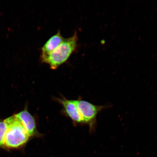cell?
I'll return each instance as SVG.
<instances>
[{
	"instance_id": "obj_1",
	"label": "cell",
	"mask_w": 157,
	"mask_h": 157,
	"mask_svg": "<svg viewBox=\"0 0 157 157\" xmlns=\"http://www.w3.org/2000/svg\"><path fill=\"white\" fill-rule=\"evenodd\" d=\"M7 130L4 138V148H21L28 142L30 137L22 123L15 115L5 120Z\"/></svg>"
},
{
	"instance_id": "obj_2",
	"label": "cell",
	"mask_w": 157,
	"mask_h": 157,
	"mask_svg": "<svg viewBox=\"0 0 157 157\" xmlns=\"http://www.w3.org/2000/svg\"><path fill=\"white\" fill-rule=\"evenodd\" d=\"M78 38L77 33L64 40L43 62L49 65L53 70L56 69L67 60L77 47Z\"/></svg>"
},
{
	"instance_id": "obj_3",
	"label": "cell",
	"mask_w": 157,
	"mask_h": 157,
	"mask_svg": "<svg viewBox=\"0 0 157 157\" xmlns=\"http://www.w3.org/2000/svg\"><path fill=\"white\" fill-rule=\"evenodd\" d=\"M76 105L83 123L89 125L91 131L95 130L97 115L102 110L110 107V105H95L82 99L76 100Z\"/></svg>"
},
{
	"instance_id": "obj_4",
	"label": "cell",
	"mask_w": 157,
	"mask_h": 157,
	"mask_svg": "<svg viewBox=\"0 0 157 157\" xmlns=\"http://www.w3.org/2000/svg\"><path fill=\"white\" fill-rule=\"evenodd\" d=\"M15 115L21 121L29 137L41 136L37 129L34 117L29 112L27 108Z\"/></svg>"
},
{
	"instance_id": "obj_5",
	"label": "cell",
	"mask_w": 157,
	"mask_h": 157,
	"mask_svg": "<svg viewBox=\"0 0 157 157\" xmlns=\"http://www.w3.org/2000/svg\"><path fill=\"white\" fill-rule=\"evenodd\" d=\"M56 100L61 104L65 112L74 122L77 124L84 123L76 105V100H68L64 98H58Z\"/></svg>"
},
{
	"instance_id": "obj_6",
	"label": "cell",
	"mask_w": 157,
	"mask_h": 157,
	"mask_svg": "<svg viewBox=\"0 0 157 157\" xmlns=\"http://www.w3.org/2000/svg\"><path fill=\"white\" fill-rule=\"evenodd\" d=\"M60 31L52 36L47 41L41 49V59L42 62L64 40Z\"/></svg>"
},
{
	"instance_id": "obj_7",
	"label": "cell",
	"mask_w": 157,
	"mask_h": 157,
	"mask_svg": "<svg viewBox=\"0 0 157 157\" xmlns=\"http://www.w3.org/2000/svg\"><path fill=\"white\" fill-rule=\"evenodd\" d=\"M7 130V126L5 120L0 119V148H4V138Z\"/></svg>"
}]
</instances>
